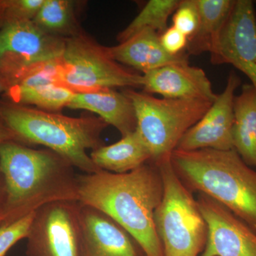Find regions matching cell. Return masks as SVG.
Here are the masks:
<instances>
[{
    "label": "cell",
    "mask_w": 256,
    "mask_h": 256,
    "mask_svg": "<svg viewBox=\"0 0 256 256\" xmlns=\"http://www.w3.org/2000/svg\"><path fill=\"white\" fill-rule=\"evenodd\" d=\"M170 156L154 162L163 183L162 198L154 213L156 233L164 256H200L206 244V223L196 198L175 173Z\"/></svg>",
    "instance_id": "5b68a950"
},
{
    "label": "cell",
    "mask_w": 256,
    "mask_h": 256,
    "mask_svg": "<svg viewBox=\"0 0 256 256\" xmlns=\"http://www.w3.org/2000/svg\"><path fill=\"white\" fill-rule=\"evenodd\" d=\"M160 34L144 30L117 46L109 47L114 60L142 74L170 64L188 63L186 52L169 54L162 46Z\"/></svg>",
    "instance_id": "9a60e30c"
},
{
    "label": "cell",
    "mask_w": 256,
    "mask_h": 256,
    "mask_svg": "<svg viewBox=\"0 0 256 256\" xmlns=\"http://www.w3.org/2000/svg\"><path fill=\"white\" fill-rule=\"evenodd\" d=\"M28 256H87L78 202H56L35 212Z\"/></svg>",
    "instance_id": "ba28073f"
},
{
    "label": "cell",
    "mask_w": 256,
    "mask_h": 256,
    "mask_svg": "<svg viewBox=\"0 0 256 256\" xmlns=\"http://www.w3.org/2000/svg\"><path fill=\"white\" fill-rule=\"evenodd\" d=\"M66 38L40 28L33 20L0 26V58L28 70L60 60Z\"/></svg>",
    "instance_id": "30bf717a"
},
{
    "label": "cell",
    "mask_w": 256,
    "mask_h": 256,
    "mask_svg": "<svg viewBox=\"0 0 256 256\" xmlns=\"http://www.w3.org/2000/svg\"><path fill=\"white\" fill-rule=\"evenodd\" d=\"M180 2V0H150L127 28L119 32L118 42L122 43L144 30H154L161 34L168 28V20Z\"/></svg>",
    "instance_id": "7402d4cb"
},
{
    "label": "cell",
    "mask_w": 256,
    "mask_h": 256,
    "mask_svg": "<svg viewBox=\"0 0 256 256\" xmlns=\"http://www.w3.org/2000/svg\"><path fill=\"white\" fill-rule=\"evenodd\" d=\"M5 200V193L4 188V183H3L2 178L0 174V226L2 220L3 210H4Z\"/></svg>",
    "instance_id": "f1b7e54d"
},
{
    "label": "cell",
    "mask_w": 256,
    "mask_h": 256,
    "mask_svg": "<svg viewBox=\"0 0 256 256\" xmlns=\"http://www.w3.org/2000/svg\"><path fill=\"white\" fill-rule=\"evenodd\" d=\"M210 54L212 64L234 66L246 76L256 90V12L254 2L235 0Z\"/></svg>",
    "instance_id": "9c48e42d"
},
{
    "label": "cell",
    "mask_w": 256,
    "mask_h": 256,
    "mask_svg": "<svg viewBox=\"0 0 256 256\" xmlns=\"http://www.w3.org/2000/svg\"><path fill=\"white\" fill-rule=\"evenodd\" d=\"M188 40V36L173 26L168 28L160 35L162 46L172 56H178L186 52Z\"/></svg>",
    "instance_id": "4316f807"
},
{
    "label": "cell",
    "mask_w": 256,
    "mask_h": 256,
    "mask_svg": "<svg viewBox=\"0 0 256 256\" xmlns=\"http://www.w3.org/2000/svg\"><path fill=\"white\" fill-rule=\"evenodd\" d=\"M0 118L16 140L46 146L84 174L101 170L87 153L104 146L101 136L108 124L100 118L68 117L9 101H0Z\"/></svg>",
    "instance_id": "277c9868"
},
{
    "label": "cell",
    "mask_w": 256,
    "mask_h": 256,
    "mask_svg": "<svg viewBox=\"0 0 256 256\" xmlns=\"http://www.w3.org/2000/svg\"><path fill=\"white\" fill-rule=\"evenodd\" d=\"M5 200L1 225L12 223L56 202H78V174L50 150L9 141L0 146Z\"/></svg>",
    "instance_id": "7a4b0ae2"
},
{
    "label": "cell",
    "mask_w": 256,
    "mask_h": 256,
    "mask_svg": "<svg viewBox=\"0 0 256 256\" xmlns=\"http://www.w3.org/2000/svg\"><path fill=\"white\" fill-rule=\"evenodd\" d=\"M98 169L124 174L137 169L151 160V154L136 130L110 146H102L90 154Z\"/></svg>",
    "instance_id": "e0dca14e"
},
{
    "label": "cell",
    "mask_w": 256,
    "mask_h": 256,
    "mask_svg": "<svg viewBox=\"0 0 256 256\" xmlns=\"http://www.w3.org/2000/svg\"><path fill=\"white\" fill-rule=\"evenodd\" d=\"M142 88L165 98L213 102L218 96L204 70L188 63L170 64L142 74Z\"/></svg>",
    "instance_id": "4fadbf2b"
},
{
    "label": "cell",
    "mask_w": 256,
    "mask_h": 256,
    "mask_svg": "<svg viewBox=\"0 0 256 256\" xmlns=\"http://www.w3.org/2000/svg\"><path fill=\"white\" fill-rule=\"evenodd\" d=\"M234 112V150L246 164L256 168V90L252 84H244L235 96Z\"/></svg>",
    "instance_id": "ac0fdd59"
},
{
    "label": "cell",
    "mask_w": 256,
    "mask_h": 256,
    "mask_svg": "<svg viewBox=\"0 0 256 256\" xmlns=\"http://www.w3.org/2000/svg\"><path fill=\"white\" fill-rule=\"evenodd\" d=\"M76 92L62 84L34 87L13 86L4 92L8 101L18 105L35 106L40 110L57 112L67 107Z\"/></svg>",
    "instance_id": "ffe728a7"
},
{
    "label": "cell",
    "mask_w": 256,
    "mask_h": 256,
    "mask_svg": "<svg viewBox=\"0 0 256 256\" xmlns=\"http://www.w3.org/2000/svg\"><path fill=\"white\" fill-rule=\"evenodd\" d=\"M34 215L35 212L12 223L0 226V256L6 255L16 242L26 238Z\"/></svg>",
    "instance_id": "d4e9b609"
},
{
    "label": "cell",
    "mask_w": 256,
    "mask_h": 256,
    "mask_svg": "<svg viewBox=\"0 0 256 256\" xmlns=\"http://www.w3.org/2000/svg\"><path fill=\"white\" fill-rule=\"evenodd\" d=\"M0 26H1V24H0Z\"/></svg>",
    "instance_id": "f546056e"
},
{
    "label": "cell",
    "mask_w": 256,
    "mask_h": 256,
    "mask_svg": "<svg viewBox=\"0 0 256 256\" xmlns=\"http://www.w3.org/2000/svg\"><path fill=\"white\" fill-rule=\"evenodd\" d=\"M16 140V138L9 128L3 122L0 118V146L3 143L9 142V141Z\"/></svg>",
    "instance_id": "83f0119b"
},
{
    "label": "cell",
    "mask_w": 256,
    "mask_h": 256,
    "mask_svg": "<svg viewBox=\"0 0 256 256\" xmlns=\"http://www.w3.org/2000/svg\"><path fill=\"white\" fill-rule=\"evenodd\" d=\"M172 26L191 37L196 32L200 23V11L196 0H180L172 16Z\"/></svg>",
    "instance_id": "cb8c5ba5"
},
{
    "label": "cell",
    "mask_w": 256,
    "mask_h": 256,
    "mask_svg": "<svg viewBox=\"0 0 256 256\" xmlns=\"http://www.w3.org/2000/svg\"><path fill=\"white\" fill-rule=\"evenodd\" d=\"M79 2L44 0L33 21L54 36L67 38L82 31L79 26Z\"/></svg>",
    "instance_id": "44dd1931"
},
{
    "label": "cell",
    "mask_w": 256,
    "mask_h": 256,
    "mask_svg": "<svg viewBox=\"0 0 256 256\" xmlns=\"http://www.w3.org/2000/svg\"><path fill=\"white\" fill-rule=\"evenodd\" d=\"M78 202L104 212L130 234L146 256H164L154 224L163 196L159 168L149 161L116 174L100 170L78 175Z\"/></svg>",
    "instance_id": "6da1fadb"
},
{
    "label": "cell",
    "mask_w": 256,
    "mask_h": 256,
    "mask_svg": "<svg viewBox=\"0 0 256 256\" xmlns=\"http://www.w3.org/2000/svg\"><path fill=\"white\" fill-rule=\"evenodd\" d=\"M240 84L242 79L232 70L223 92L217 96L203 117L185 133L176 150H234V102L236 92Z\"/></svg>",
    "instance_id": "7c38bea8"
},
{
    "label": "cell",
    "mask_w": 256,
    "mask_h": 256,
    "mask_svg": "<svg viewBox=\"0 0 256 256\" xmlns=\"http://www.w3.org/2000/svg\"><path fill=\"white\" fill-rule=\"evenodd\" d=\"M68 108L94 112L108 126L116 128L122 137L137 129V118L132 100L124 92L116 89L76 92Z\"/></svg>",
    "instance_id": "2e32d148"
},
{
    "label": "cell",
    "mask_w": 256,
    "mask_h": 256,
    "mask_svg": "<svg viewBox=\"0 0 256 256\" xmlns=\"http://www.w3.org/2000/svg\"><path fill=\"white\" fill-rule=\"evenodd\" d=\"M208 236L200 256H256V233L230 210L202 193L196 198Z\"/></svg>",
    "instance_id": "8fae6325"
},
{
    "label": "cell",
    "mask_w": 256,
    "mask_h": 256,
    "mask_svg": "<svg viewBox=\"0 0 256 256\" xmlns=\"http://www.w3.org/2000/svg\"><path fill=\"white\" fill-rule=\"evenodd\" d=\"M175 173L192 193H202L238 217L256 233V170L234 150H175Z\"/></svg>",
    "instance_id": "3957f363"
},
{
    "label": "cell",
    "mask_w": 256,
    "mask_h": 256,
    "mask_svg": "<svg viewBox=\"0 0 256 256\" xmlns=\"http://www.w3.org/2000/svg\"><path fill=\"white\" fill-rule=\"evenodd\" d=\"M60 82L75 92L107 88H142V74L114 60L109 47L84 32L66 38Z\"/></svg>",
    "instance_id": "52a82bcc"
},
{
    "label": "cell",
    "mask_w": 256,
    "mask_h": 256,
    "mask_svg": "<svg viewBox=\"0 0 256 256\" xmlns=\"http://www.w3.org/2000/svg\"><path fill=\"white\" fill-rule=\"evenodd\" d=\"M32 72V70H26L9 60L0 58V94L8 92L10 88Z\"/></svg>",
    "instance_id": "484cf974"
},
{
    "label": "cell",
    "mask_w": 256,
    "mask_h": 256,
    "mask_svg": "<svg viewBox=\"0 0 256 256\" xmlns=\"http://www.w3.org/2000/svg\"><path fill=\"white\" fill-rule=\"evenodd\" d=\"M132 100L137 131L156 162L170 158L188 130L203 117L212 102L156 98L134 89H122Z\"/></svg>",
    "instance_id": "8992f818"
},
{
    "label": "cell",
    "mask_w": 256,
    "mask_h": 256,
    "mask_svg": "<svg viewBox=\"0 0 256 256\" xmlns=\"http://www.w3.org/2000/svg\"><path fill=\"white\" fill-rule=\"evenodd\" d=\"M200 23L188 40L186 52L190 55L210 53L228 20L235 0H196Z\"/></svg>",
    "instance_id": "d6986e66"
},
{
    "label": "cell",
    "mask_w": 256,
    "mask_h": 256,
    "mask_svg": "<svg viewBox=\"0 0 256 256\" xmlns=\"http://www.w3.org/2000/svg\"><path fill=\"white\" fill-rule=\"evenodd\" d=\"M44 0H0V24L32 21Z\"/></svg>",
    "instance_id": "603a6c76"
},
{
    "label": "cell",
    "mask_w": 256,
    "mask_h": 256,
    "mask_svg": "<svg viewBox=\"0 0 256 256\" xmlns=\"http://www.w3.org/2000/svg\"><path fill=\"white\" fill-rule=\"evenodd\" d=\"M87 256H146L126 229L104 212L80 204Z\"/></svg>",
    "instance_id": "5bb4252c"
}]
</instances>
